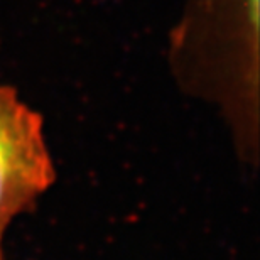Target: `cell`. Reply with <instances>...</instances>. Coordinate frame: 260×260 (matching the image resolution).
<instances>
[{"mask_svg":"<svg viewBox=\"0 0 260 260\" xmlns=\"http://www.w3.org/2000/svg\"><path fill=\"white\" fill-rule=\"evenodd\" d=\"M53 183L41 117L17 91L0 85V243L10 223Z\"/></svg>","mask_w":260,"mask_h":260,"instance_id":"6da1fadb","label":"cell"},{"mask_svg":"<svg viewBox=\"0 0 260 260\" xmlns=\"http://www.w3.org/2000/svg\"><path fill=\"white\" fill-rule=\"evenodd\" d=\"M0 260H5L4 258V253H2V243H0Z\"/></svg>","mask_w":260,"mask_h":260,"instance_id":"7a4b0ae2","label":"cell"}]
</instances>
